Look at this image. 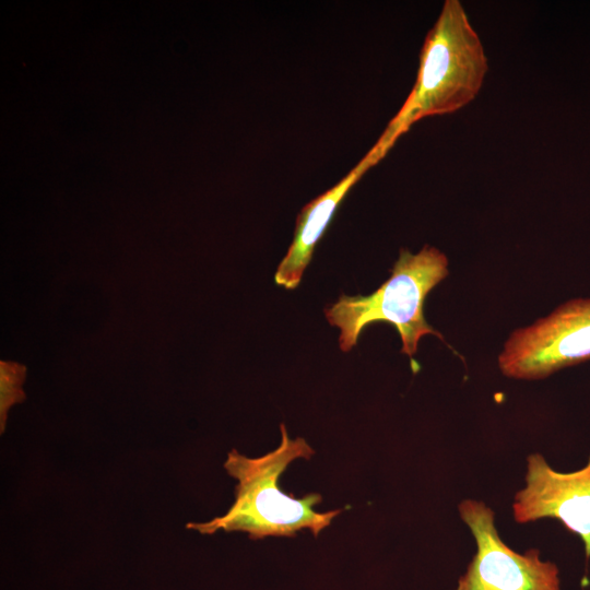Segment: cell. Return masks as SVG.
Listing matches in <instances>:
<instances>
[{"label": "cell", "instance_id": "obj_1", "mask_svg": "<svg viewBox=\"0 0 590 590\" xmlns=\"http://www.w3.org/2000/svg\"><path fill=\"white\" fill-rule=\"evenodd\" d=\"M280 429L279 447L259 458H248L236 449L228 452L224 468L238 482L233 505L223 516L208 522H190L187 528L201 534L241 531L251 540H260L295 536L303 529L318 536L330 526L343 509L318 512L314 507L322 500L320 494L309 493L296 498L281 491L279 480L288 464L296 459H310L315 450L302 437L291 439L284 424Z\"/></svg>", "mask_w": 590, "mask_h": 590}, {"label": "cell", "instance_id": "obj_2", "mask_svg": "<svg viewBox=\"0 0 590 590\" xmlns=\"http://www.w3.org/2000/svg\"><path fill=\"white\" fill-rule=\"evenodd\" d=\"M488 70L481 39L459 0H446L427 33L416 81L378 142L388 152L422 118L452 114L475 98Z\"/></svg>", "mask_w": 590, "mask_h": 590}, {"label": "cell", "instance_id": "obj_3", "mask_svg": "<svg viewBox=\"0 0 590 590\" xmlns=\"http://www.w3.org/2000/svg\"><path fill=\"white\" fill-rule=\"evenodd\" d=\"M447 275L448 259L437 248L425 245L417 253L401 249L390 278L377 291L367 296L342 294L324 309L328 322L341 330V351L349 352L367 324L380 321L396 327L402 341L401 353L409 357L415 355L424 335L444 340L427 323L423 306L430 290Z\"/></svg>", "mask_w": 590, "mask_h": 590}, {"label": "cell", "instance_id": "obj_4", "mask_svg": "<svg viewBox=\"0 0 590 590\" xmlns=\"http://www.w3.org/2000/svg\"><path fill=\"white\" fill-rule=\"evenodd\" d=\"M589 358L590 298H576L531 326L515 330L497 362L505 376L531 380Z\"/></svg>", "mask_w": 590, "mask_h": 590}, {"label": "cell", "instance_id": "obj_5", "mask_svg": "<svg viewBox=\"0 0 590 590\" xmlns=\"http://www.w3.org/2000/svg\"><path fill=\"white\" fill-rule=\"evenodd\" d=\"M458 508L475 539L476 553L456 590H559L557 566L543 562L536 548L519 554L507 546L488 506L464 499Z\"/></svg>", "mask_w": 590, "mask_h": 590}, {"label": "cell", "instance_id": "obj_6", "mask_svg": "<svg viewBox=\"0 0 590 590\" xmlns=\"http://www.w3.org/2000/svg\"><path fill=\"white\" fill-rule=\"evenodd\" d=\"M512 512L517 523L559 520L580 536L590 558V456L582 469L562 473L553 470L541 453L529 455L526 486L515 495Z\"/></svg>", "mask_w": 590, "mask_h": 590}, {"label": "cell", "instance_id": "obj_7", "mask_svg": "<svg viewBox=\"0 0 590 590\" xmlns=\"http://www.w3.org/2000/svg\"><path fill=\"white\" fill-rule=\"evenodd\" d=\"M387 152L378 142L335 186L307 203L296 220L293 241L274 274L278 286L296 288L312 258L317 243L329 226L341 201L362 176Z\"/></svg>", "mask_w": 590, "mask_h": 590}, {"label": "cell", "instance_id": "obj_8", "mask_svg": "<svg viewBox=\"0 0 590 590\" xmlns=\"http://www.w3.org/2000/svg\"><path fill=\"white\" fill-rule=\"evenodd\" d=\"M25 366L13 362H0V429L5 428L10 408L25 399L22 385L25 379Z\"/></svg>", "mask_w": 590, "mask_h": 590}]
</instances>
